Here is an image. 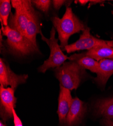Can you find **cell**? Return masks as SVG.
Listing matches in <instances>:
<instances>
[{"label":"cell","mask_w":113,"mask_h":126,"mask_svg":"<svg viewBox=\"0 0 113 126\" xmlns=\"http://www.w3.org/2000/svg\"><path fill=\"white\" fill-rule=\"evenodd\" d=\"M51 21L58 32L61 49L65 51L69 37L80 31H83L87 27L73 13L72 9L68 6H67L62 18L54 16L51 18Z\"/></svg>","instance_id":"obj_1"},{"label":"cell","mask_w":113,"mask_h":126,"mask_svg":"<svg viewBox=\"0 0 113 126\" xmlns=\"http://www.w3.org/2000/svg\"><path fill=\"white\" fill-rule=\"evenodd\" d=\"M3 35L7 37L6 44L10 51L18 56H25L39 52L37 46L25 36L9 25L2 26Z\"/></svg>","instance_id":"obj_2"},{"label":"cell","mask_w":113,"mask_h":126,"mask_svg":"<svg viewBox=\"0 0 113 126\" xmlns=\"http://www.w3.org/2000/svg\"><path fill=\"white\" fill-rule=\"evenodd\" d=\"M84 70L76 61H69L55 69V76L60 85L73 90L79 87Z\"/></svg>","instance_id":"obj_3"},{"label":"cell","mask_w":113,"mask_h":126,"mask_svg":"<svg viewBox=\"0 0 113 126\" xmlns=\"http://www.w3.org/2000/svg\"><path fill=\"white\" fill-rule=\"evenodd\" d=\"M32 1L12 0L11 5L15 13L10 18L9 26L25 36L30 14L34 9Z\"/></svg>","instance_id":"obj_4"},{"label":"cell","mask_w":113,"mask_h":126,"mask_svg":"<svg viewBox=\"0 0 113 126\" xmlns=\"http://www.w3.org/2000/svg\"><path fill=\"white\" fill-rule=\"evenodd\" d=\"M40 34H41V38L48 45L50 49V54L49 58L45 61L43 64L38 68L40 72L44 73L50 68H56L61 66L65 63L66 60H69V58L63 53L60 46L58 45V39L55 38L56 30L54 27L52 28L50 31L49 39L45 37L42 32H41Z\"/></svg>","instance_id":"obj_5"},{"label":"cell","mask_w":113,"mask_h":126,"mask_svg":"<svg viewBox=\"0 0 113 126\" xmlns=\"http://www.w3.org/2000/svg\"><path fill=\"white\" fill-rule=\"evenodd\" d=\"M14 92L15 89L11 87L5 88L0 85V112L5 121L13 118V110L16 107V103Z\"/></svg>","instance_id":"obj_6"},{"label":"cell","mask_w":113,"mask_h":126,"mask_svg":"<svg viewBox=\"0 0 113 126\" xmlns=\"http://www.w3.org/2000/svg\"><path fill=\"white\" fill-rule=\"evenodd\" d=\"M107 44V41L97 38L90 34V28L86 27L80 35L79 39L75 43L68 45L65 48L67 53L80 50H90L93 47L101 45Z\"/></svg>","instance_id":"obj_7"},{"label":"cell","mask_w":113,"mask_h":126,"mask_svg":"<svg viewBox=\"0 0 113 126\" xmlns=\"http://www.w3.org/2000/svg\"><path fill=\"white\" fill-rule=\"evenodd\" d=\"M28 77L27 74H16L2 58L0 59V84L4 87L10 86L15 90L19 85L26 82Z\"/></svg>","instance_id":"obj_8"},{"label":"cell","mask_w":113,"mask_h":126,"mask_svg":"<svg viewBox=\"0 0 113 126\" xmlns=\"http://www.w3.org/2000/svg\"><path fill=\"white\" fill-rule=\"evenodd\" d=\"M73 98L71 97L70 90L60 85L58 97L57 113L59 122L61 124H66L68 114L72 104Z\"/></svg>","instance_id":"obj_9"},{"label":"cell","mask_w":113,"mask_h":126,"mask_svg":"<svg viewBox=\"0 0 113 126\" xmlns=\"http://www.w3.org/2000/svg\"><path fill=\"white\" fill-rule=\"evenodd\" d=\"M86 111L84 103L78 97L73 98L72 104L67 117V126H74L81 122Z\"/></svg>","instance_id":"obj_10"},{"label":"cell","mask_w":113,"mask_h":126,"mask_svg":"<svg viewBox=\"0 0 113 126\" xmlns=\"http://www.w3.org/2000/svg\"><path fill=\"white\" fill-rule=\"evenodd\" d=\"M80 55L92 58L98 62L104 59H113V47L108 44L98 45Z\"/></svg>","instance_id":"obj_11"},{"label":"cell","mask_w":113,"mask_h":126,"mask_svg":"<svg viewBox=\"0 0 113 126\" xmlns=\"http://www.w3.org/2000/svg\"><path fill=\"white\" fill-rule=\"evenodd\" d=\"M99 69L95 80L100 86H105L113 74V59H104L99 61Z\"/></svg>","instance_id":"obj_12"},{"label":"cell","mask_w":113,"mask_h":126,"mask_svg":"<svg viewBox=\"0 0 113 126\" xmlns=\"http://www.w3.org/2000/svg\"><path fill=\"white\" fill-rule=\"evenodd\" d=\"M41 32L39 15L34 9L30 16L25 36L31 41L35 46H37L36 36L37 35L40 33Z\"/></svg>","instance_id":"obj_13"},{"label":"cell","mask_w":113,"mask_h":126,"mask_svg":"<svg viewBox=\"0 0 113 126\" xmlns=\"http://www.w3.org/2000/svg\"><path fill=\"white\" fill-rule=\"evenodd\" d=\"M69 58V61H76L78 64L84 69H88L96 74L99 71V62L93 59L81 56L80 54H74L70 56Z\"/></svg>","instance_id":"obj_14"},{"label":"cell","mask_w":113,"mask_h":126,"mask_svg":"<svg viewBox=\"0 0 113 126\" xmlns=\"http://www.w3.org/2000/svg\"><path fill=\"white\" fill-rule=\"evenodd\" d=\"M97 114L105 119H113V97L98 100L95 104Z\"/></svg>","instance_id":"obj_15"},{"label":"cell","mask_w":113,"mask_h":126,"mask_svg":"<svg viewBox=\"0 0 113 126\" xmlns=\"http://www.w3.org/2000/svg\"><path fill=\"white\" fill-rule=\"evenodd\" d=\"M11 2L9 0L0 1V20L2 26L8 25V20L11 8Z\"/></svg>","instance_id":"obj_16"},{"label":"cell","mask_w":113,"mask_h":126,"mask_svg":"<svg viewBox=\"0 0 113 126\" xmlns=\"http://www.w3.org/2000/svg\"><path fill=\"white\" fill-rule=\"evenodd\" d=\"M32 3L41 11L47 13L52 1L50 0H35L32 1Z\"/></svg>","instance_id":"obj_17"},{"label":"cell","mask_w":113,"mask_h":126,"mask_svg":"<svg viewBox=\"0 0 113 126\" xmlns=\"http://www.w3.org/2000/svg\"><path fill=\"white\" fill-rule=\"evenodd\" d=\"M70 1H63V0H54V1H52L53 7L54 9L56 10H58L64 5H67V4H68V3Z\"/></svg>","instance_id":"obj_18"},{"label":"cell","mask_w":113,"mask_h":126,"mask_svg":"<svg viewBox=\"0 0 113 126\" xmlns=\"http://www.w3.org/2000/svg\"><path fill=\"white\" fill-rule=\"evenodd\" d=\"M13 121H14V126H23L22 122L20 120V118L18 117L15 110V109L13 110Z\"/></svg>","instance_id":"obj_19"},{"label":"cell","mask_w":113,"mask_h":126,"mask_svg":"<svg viewBox=\"0 0 113 126\" xmlns=\"http://www.w3.org/2000/svg\"><path fill=\"white\" fill-rule=\"evenodd\" d=\"M102 123L104 126H113V119H108L104 118L102 121Z\"/></svg>","instance_id":"obj_20"},{"label":"cell","mask_w":113,"mask_h":126,"mask_svg":"<svg viewBox=\"0 0 113 126\" xmlns=\"http://www.w3.org/2000/svg\"><path fill=\"white\" fill-rule=\"evenodd\" d=\"M90 2V4H89V6H92V5H95L96 4L98 3H101L102 2H104V1H89Z\"/></svg>","instance_id":"obj_21"},{"label":"cell","mask_w":113,"mask_h":126,"mask_svg":"<svg viewBox=\"0 0 113 126\" xmlns=\"http://www.w3.org/2000/svg\"><path fill=\"white\" fill-rule=\"evenodd\" d=\"M79 3L81 4L82 6H85L89 1H88V0H80V1H78Z\"/></svg>","instance_id":"obj_22"},{"label":"cell","mask_w":113,"mask_h":126,"mask_svg":"<svg viewBox=\"0 0 113 126\" xmlns=\"http://www.w3.org/2000/svg\"><path fill=\"white\" fill-rule=\"evenodd\" d=\"M0 126H5V125L1 121V122H0Z\"/></svg>","instance_id":"obj_23"}]
</instances>
